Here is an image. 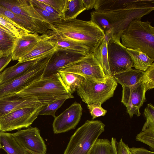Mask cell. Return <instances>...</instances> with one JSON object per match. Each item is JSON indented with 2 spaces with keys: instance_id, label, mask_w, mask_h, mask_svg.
Here are the masks:
<instances>
[{
  "instance_id": "cell-48",
  "label": "cell",
  "mask_w": 154,
  "mask_h": 154,
  "mask_svg": "<svg viewBox=\"0 0 154 154\" xmlns=\"http://www.w3.org/2000/svg\"></svg>"
},
{
  "instance_id": "cell-33",
  "label": "cell",
  "mask_w": 154,
  "mask_h": 154,
  "mask_svg": "<svg viewBox=\"0 0 154 154\" xmlns=\"http://www.w3.org/2000/svg\"><path fill=\"white\" fill-rule=\"evenodd\" d=\"M66 99H63L56 100L44 106L39 112V115H51L55 118L56 117L55 112L63 104Z\"/></svg>"
},
{
  "instance_id": "cell-37",
  "label": "cell",
  "mask_w": 154,
  "mask_h": 154,
  "mask_svg": "<svg viewBox=\"0 0 154 154\" xmlns=\"http://www.w3.org/2000/svg\"><path fill=\"white\" fill-rule=\"evenodd\" d=\"M30 0L32 5L34 7L43 9L54 15L61 18L62 19L61 14L48 5L40 2L38 0Z\"/></svg>"
},
{
  "instance_id": "cell-19",
  "label": "cell",
  "mask_w": 154,
  "mask_h": 154,
  "mask_svg": "<svg viewBox=\"0 0 154 154\" xmlns=\"http://www.w3.org/2000/svg\"><path fill=\"white\" fill-rule=\"evenodd\" d=\"M57 48L48 39L46 34L42 35L41 39L28 53L18 60L22 63L41 57L54 51Z\"/></svg>"
},
{
  "instance_id": "cell-15",
  "label": "cell",
  "mask_w": 154,
  "mask_h": 154,
  "mask_svg": "<svg viewBox=\"0 0 154 154\" xmlns=\"http://www.w3.org/2000/svg\"><path fill=\"white\" fill-rule=\"evenodd\" d=\"M122 88L121 102L126 107L128 113L130 117L134 114L139 116L140 109L146 100L144 87L140 82L131 87Z\"/></svg>"
},
{
  "instance_id": "cell-40",
  "label": "cell",
  "mask_w": 154,
  "mask_h": 154,
  "mask_svg": "<svg viewBox=\"0 0 154 154\" xmlns=\"http://www.w3.org/2000/svg\"><path fill=\"white\" fill-rule=\"evenodd\" d=\"M12 60V54L3 55L0 58V73Z\"/></svg>"
},
{
  "instance_id": "cell-47",
  "label": "cell",
  "mask_w": 154,
  "mask_h": 154,
  "mask_svg": "<svg viewBox=\"0 0 154 154\" xmlns=\"http://www.w3.org/2000/svg\"><path fill=\"white\" fill-rule=\"evenodd\" d=\"M129 154H132L131 152H130L129 151Z\"/></svg>"
},
{
  "instance_id": "cell-26",
  "label": "cell",
  "mask_w": 154,
  "mask_h": 154,
  "mask_svg": "<svg viewBox=\"0 0 154 154\" xmlns=\"http://www.w3.org/2000/svg\"><path fill=\"white\" fill-rule=\"evenodd\" d=\"M0 28L13 36L19 38L29 32L10 20L0 16Z\"/></svg>"
},
{
  "instance_id": "cell-39",
  "label": "cell",
  "mask_w": 154,
  "mask_h": 154,
  "mask_svg": "<svg viewBox=\"0 0 154 154\" xmlns=\"http://www.w3.org/2000/svg\"><path fill=\"white\" fill-rule=\"evenodd\" d=\"M129 147L121 138L119 142H117L116 150L117 154H129Z\"/></svg>"
},
{
  "instance_id": "cell-17",
  "label": "cell",
  "mask_w": 154,
  "mask_h": 154,
  "mask_svg": "<svg viewBox=\"0 0 154 154\" xmlns=\"http://www.w3.org/2000/svg\"><path fill=\"white\" fill-rule=\"evenodd\" d=\"M42 35L29 33L17 38L11 53L13 60H18L28 53L41 39Z\"/></svg>"
},
{
  "instance_id": "cell-32",
  "label": "cell",
  "mask_w": 154,
  "mask_h": 154,
  "mask_svg": "<svg viewBox=\"0 0 154 154\" xmlns=\"http://www.w3.org/2000/svg\"><path fill=\"white\" fill-rule=\"evenodd\" d=\"M140 82L144 87L146 92L154 88V63L145 72Z\"/></svg>"
},
{
  "instance_id": "cell-28",
  "label": "cell",
  "mask_w": 154,
  "mask_h": 154,
  "mask_svg": "<svg viewBox=\"0 0 154 154\" xmlns=\"http://www.w3.org/2000/svg\"><path fill=\"white\" fill-rule=\"evenodd\" d=\"M85 10L82 0H67L63 19H76L78 15Z\"/></svg>"
},
{
  "instance_id": "cell-45",
  "label": "cell",
  "mask_w": 154,
  "mask_h": 154,
  "mask_svg": "<svg viewBox=\"0 0 154 154\" xmlns=\"http://www.w3.org/2000/svg\"><path fill=\"white\" fill-rule=\"evenodd\" d=\"M3 55L2 53L0 51V58Z\"/></svg>"
},
{
  "instance_id": "cell-24",
  "label": "cell",
  "mask_w": 154,
  "mask_h": 154,
  "mask_svg": "<svg viewBox=\"0 0 154 154\" xmlns=\"http://www.w3.org/2000/svg\"><path fill=\"white\" fill-rule=\"evenodd\" d=\"M2 149L8 154H24L23 149L17 142L12 134L0 131Z\"/></svg>"
},
{
  "instance_id": "cell-12",
  "label": "cell",
  "mask_w": 154,
  "mask_h": 154,
  "mask_svg": "<svg viewBox=\"0 0 154 154\" xmlns=\"http://www.w3.org/2000/svg\"><path fill=\"white\" fill-rule=\"evenodd\" d=\"M12 135L24 150L35 154H46V146L37 128L30 127L24 130L20 129Z\"/></svg>"
},
{
  "instance_id": "cell-21",
  "label": "cell",
  "mask_w": 154,
  "mask_h": 154,
  "mask_svg": "<svg viewBox=\"0 0 154 154\" xmlns=\"http://www.w3.org/2000/svg\"><path fill=\"white\" fill-rule=\"evenodd\" d=\"M145 72L131 69L113 75L116 82L122 86L130 87L140 82Z\"/></svg>"
},
{
  "instance_id": "cell-10",
  "label": "cell",
  "mask_w": 154,
  "mask_h": 154,
  "mask_svg": "<svg viewBox=\"0 0 154 154\" xmlns=\"http://www.w3.org/2000/svg\"><path fill=\"white\" fill-rule=\"evenodd\" d=\"M119 38H111L107 42V55L110 74L113 75L133 67L131 57Z\"/></svg>"
},
{
  "instance_id": "cell-1",
  "label": "cell",
  "mask_w": 154,
  "mask_h": 154,
  "mask_svg": "<svg viewBox=\"0 0 154 154\" xmlns=\"http://www.w3.org/2000/svg\"><path fill=\"white\" fill-rule=\"evenodd\" d=\"M91 20L104 32L108 42L120 38L131 22L154 10V0H96Z\"/></svg>"
},
{
  "instance_id": "cell-31",
  "label": "cell",
  "mask_w": 154,
  "mask_h": 154,
  "mask_svg": "<svg viewBox=\"0 0 154 154\" xmlns=\"http://www.w3.org/2000/svg\"><path fill=\"white\" fill-rule=\"evenodd\" d=\"M136 140L149 146L151 149L154 150V127H149L137 134Z\"/></svg>"
},
{
  "instance_id": "cell-18",
  "label": "cell",
  "mask_w": 154,
  "mask_h": 154,
  "mask_svg": "<svg viewBox=\"0 0 154 154\" xmlns=\"http://www.w3.org/2000/svg\"><path fill=\"white\" fill-rule=\"evenodd\" d=\"M41 57L22 63L18 62L15 65L5 69L0 73V85L11 81L26 73Z\"/></svg>"
},
{
  "instance_id": "cell-34",
  "label": "cell",
  "mask_w": 154,
  "mask_h": 154,
  "mask_svg": "<svg viewBox=\"0 0 154 154\" xmlns=\"http://www.w3.org/2000/svg\"><path fill=\"white\" fill-rule=\"evenodd\" d=\"M52 8L61 15L63 18L67 0H38Z\"/></svg>"
},
{
  "instance_id": "cell-36",
  "label": "cell",
  "mask_w": 154,
  "mask_h": 154,
  "mask_svg": "<svg viewBox=\"0 0 154 154\" xmlns=\"http://www.w3.org/2000/svg\"><path fill=\"white\" fill-rule=\"evenodd\" d=\"M100 104L92 103L87 104V107L92 117L93 120L96 118L105 115L107 111L103 109Z\"/></svg>"
},
{
  "instance_id": "cell-41",
  "label": "cell",
  "mask_w": 154,
  "mask_h": 154,
  "mask_svg": "<svg viewBox=\"0 0 154 154\" xmlns=\"http://www.w3.org/2000/svg\"><path fill=\"white\" fill-rule=\"evenodd\" d=\"M129 150L132 154H154V152L149 151L143 147H129Z\"/></svg>"
},
{
  "instance_id": "cell-44",
  "label": "cell",
  "mask_w": 154,
  "mask_h": 154,
  "mask_svg": "<svg viewBox=\"0 0 154 154\" xmlns=\"http://www.w3.org/2000/svg\"><path fill=\"white\" fill-rule=\"evenodd\" d=\"M113 154H117L116 149V148H114L112 149Z\"/></svg>"
},
{
  "instance_id": "cell-46",
  "label": "cell",
  "mask_w": 154,
  "mask_h": 154,
  "mask_svg": "<svg viewBox=\"0 0 154 154\" xmlns=\"http://www.w3.org/2000/svg\"><path fill=\"white\" fill-rule=\"evenodd\" d=\"M1 149H2V146H1V145L0 141V150Z\"/></svg>"
},
{
  "instance_id": "cell-43",
  "label": "cell",
  "mask_w": 154,
  "mask_h": 154,
  "mask_svg": "<svg viewBox=\"0 0 154 154\" xmlns=\"http://www.w3.org/2000/svg\"><path fill=\"white\" fill-rule=\"evenodd\" d=\"M25 153L24 154H35L32 153L28 151L24 150Z\"/></svg>"
},
{
  "instance_id": "cell-27",
  "label": "cell",
  "mask_w": 154,
  "mask_h": 154,
  "mask_svg": "<svg viewBox=\"0 0 154 154\" xmlns=\"http://www.w3.org/2000/svg\"><path fill=\"white\" fill-rule=\"evenodd\" d=\"M107 41L105 38L93 53L101 66L106 77L112 76L110 74L107 55Z\"/></svg>"
},
{
  "instance_id": "cell-38",
  "label": "cell",
  "mask_w": 154,
  "mask_h": 154,
  "mask_svg": "<svg viewBox=\"0 0 154 154\" xmlns=\"http://www.w3.org/2000/svg\"><path fill=\"white\" fill-rule=\"evenodd\" d=\"M35 8L37 12L46 21L51 24L57 22L62 19L61 18L54 15L43 9L36 8Z\"/></svg>"
},
{
  "instance_id": "cell-30",
  "label": "cell",
  "mask_w": 154,
  "mask_h": 154,
  "mask_svg": "<svg viewBox=\"0 0 154 154\" xmlns=\"http://www.w3.org/2000/svg\"><path fill=\"white\" fill-rule=\"evenodd\" d=\"M88 154H113L111 141L107 139H97Z\"/></svg>"
},
{
  "instance_id": "cell-14",
  "label": "cell",
  "mask_w": 154,
  "mask_h": 154,
  "mask_svg": "<svg viewBox=\"0 0 154 154\" xmlns=\"http://www.w3.org/2000/svg\"><path fill=\"white\" fill-rule=\"evenodd\" d=\"M87 55L76 51L56 49L48 62L42 77L49 76L58 72V70L60 69L79 61Z\"/></svg>"
},
{
  "instance_id": "cell-13",
  "label": "cell",
  "mask_w": 154,
  "mask_h": 154,
  "mask_svg": "<svg viewBox=\"0 0 154 154\" xmlns=\"http://www.w3.org/2000/svg\"><path fill=\"white\" fill-rule=\"evenodd\" d=\"M82 109L80 104L75 102L56 116L52 124L54 133H64L75 129L80 120Z\"/></svg>"
},
{
  "instance_id": "cell-4",
  "label": "cell",
  "mask_w": 154,
  "mask_h": 154,
  "mask_svg": "<svg viewBox=\"0 0 154 154\" xmlns=\"http://www.w3.org/2000/svg\"><path fill=\"white\" fill-rule=\"evenodd\" d=\"M151 23L141 19L131 21L121 36L122 44L126 48L139 49L154 59V27Z\"/></svg>"
},
{
  "instance_id": "cell-23",
  "label": "cell",
  "mask_w": 154,
  "mask_h": 154,
  "mask_svg": "<svg viewBox=\"0 0 154 154\" xmlns=\"http://www.w3.org/2000/svg\"><path fill=\"white\" fill-rule=\"evenodd\" d=\"M0 16L4 17L22 27L31 33L42 35L33 25L24 18L0 5Z\"/></svg>"
},
{
  "instance_id": "cell-42",
  "label": "cell",
  "mask_w": 154,
  "mask_h": 154,
  "mask_svg": "<svg viewBox=\"0 0 154 154\" xmlns=\"http://www.w3.org/2000/svg\"><path fill=\"white\" fill-rule=\"evenodd\" d=\"M86 10L94 8L96 0H82Z\"/></svg>"
},
{
  "instance_id": "cell-8",
  "label": "cell",
  "mask_w": 154,
  "mask_h": 154,
  "mask_svg": "<svg viewBox=\"0 0 154 154\" xmlns=\"http://www.w3.org/2000/svg\"><path fill=\"white\" fill-rule=\"evenodd\" d=\"M0 5L31 23L42 35L51 29V24L37 12L30 0H0Z\"/></svg>"
},
{
  "instance_id": "cell-22",
  "label": "cell",
  "mask_w": 154,
  "mask_h": 154,
  "mask_svg": "<svg viewBox=\"0 0 154 154\" xmlns=\"http://www.w3.org/2000/svg\"><path fill=\"white\" fill-rule=\"evenodd\" d=\"M126 50L132 60L133 67L136 69L145 72L154 61V59L150 57L139 49L127 48Z\"/></svg>"
},
{
  "instance_id": "cell-7",
  "label": "cell",
  "mask_w": 154,
  "mask_h": 154,
  "mask_svg": "<svg viewBox=\"0 0 154 154\" xmlns=\"http://www.w3.org/2000/svg\"><path fill=\"white\" fill-rule=\"evenodd\" d=\"M54 51L39 59L29 70L23 75L9 82L0 85V98L5 96L15 93L41 79Z\"/></svg>"
},
{
  "instance_id": "cell-9",
  "label": "cell",
  "mask_w": 154,
  "mask_h": 154,
  "mask_svg": "<svg viewBox=\"0 0 154 154\" xmlns=\"http://www.w3.org/2000/svg\"><path fill=\"white\" fill-rule=\"evenodd\" d=\"M42 104L23 108L9 112L0 118V131L20 130L29 127L37 118Z\"/></svg>"
},
{
  "instance_id": "cell-11",
  "label": "cell",
  "mask_w": 154,
  "mask_h": 154,
  "mask_svg": "<svg viewBox=\"0 0 154 154\" xmlns=\"http://www.w3.org/2000/svg\"><path fill=\"white\" fill-rule=\"evenodd\" d=\"M58 72L75 73L84 78L102 82L105 81L107 78L93 53L87 55L79 61L60 69Z\"/></svg>"
},
{
  "instance_id": "cell-35",
  "label": "cell",
  "mask_w": 154,
  "mask_h": 154,
  "mask_svg": "<svg viewBox=\"0 0 154 154\" xmlns=\"http://www.w3.org/2000/svg\"><path fill=\"white\" fill-rule=\"evenodd\" d=\"M144 115L146 119V122L142 129L143 131L146 128L154 127V107L151 104H148L144 110Z\"/></svg>"
},
{
  "instance_id": "cell-3",
  "label": "cell",
  "mask_w": 154,
  "mask_h": 154,
  "mask_svg": "<svg viewBox=\"0 0 154 154\" xmlns=\"http://www.w3.org/2000/svg\"><path fill=\"white\" fill-rule=\"evenodd\" d=\"M38 101L43 106L54 101L74 98L66 90L59 72L42 77L20 91L14 93Z\"/></svg>"
},
{
  "instance_id": "cell-29",
  "label": "cell",
  "mask_w": 154,
  "mask_h": 154,
  "mask_svg": "<svg viewBox=\"0 0 154 154\" xmlns=\"http://www.w3.org/2000/svg\"><path fill=\"white\" fill-rule=\"evenodd\" d=\"M17 38L0 28V51L3 55L12 53Z\"/></svg>"
},
{
  "instance_id": "cell-6",
  "label": "cell",
  "mask_w": 154,
  "mask_h": 154,
  "mask_svg": "<svg viewBox=\"0 0 154 154\" xmlns=\"http://www.w3.org/2000/svg\"><path fill=\"white\" fill-rule=\"evenodd\" d=\"M117 85L112 76L107 78L104 82L84 78L76 91L85 103L102 104L113 96Z\"/></svg>"
},
{
  "instance_id": "cell-25",
  "label": "cell",
  "mask_w": 154,
  "mask_h": 154,
  "mask_svg": "<svg viewBox=\"0 0 154 154\" xmlns=\"http://www.w3.org/2000/svg\"><path fill=\"white\" fill-rule=\"evenodd\" d=\"M59 72L63 85L67 91L71 94L76 90L84 79L82 76L75 73Z\"/></svg>"
},
{
  "instance_id": "cell-16",
  "label": "cell",
  "mask_w": 154,
  "mask_h": 154,
  "mask_svg": "<svg viewBox=\"0 0 154 154\" xmlns=\"http://www.w3.org/2000/svg\"><path fill=\"white\" fill-rule=\"evenodd\" d=\"M40 104L38 101L14 94L6 95L0 98V118L19 109Z\"/></svg>"
},
{
  "instance_id": "cell-5",
  "label": "cell",
  "mask_w": 154,
  "mask_h": 154,
  "mask_svg": "<svg viewBox=\"0 0 154 154\" xmlns=\"http://www.w3.org/2000/svg\"><path fill=\"white\" fill-rule=\"evenodd\" d=\"M105 127L100 121H86L71 137L63 154H88Z\"/></svg>"
},
{
  "instance_id": "cell-20",
  "label": "cell",
  "mask_w": 154,
  "mask_h": 154,
  "mask_svg": "<svg viewBox=\"0 0 154 154\" xmlns=\"http://www.w3.org/2000/svg\"><path fill=\"white\" fill-rule=\"evenodd\" d=\"M45 34L48 40L57 48V49H67L86 55L92 53L88 48L81 43L59 38L48 32Z\"/></svg>"
},
{
  "instance_id": "cell-2",
  "label": "cell",
  "mask_w": 154,
  "mask_h": 154,
  "mask_svg": "<svg viewBox=\"0 0 154 154\" xmlns=\"http://www.w3.org/2000/svg\"><path fill=\"white\" fill-rule=\"evenodd\" d=\"M51 24V29L48 32L59 38L81 43L88 48L92 53L105 38L103 31L91 20L61 19Z\"/></svg>"
}]
</instances>
